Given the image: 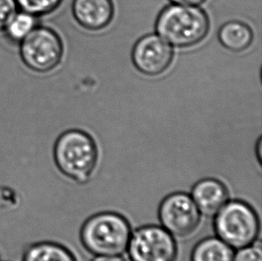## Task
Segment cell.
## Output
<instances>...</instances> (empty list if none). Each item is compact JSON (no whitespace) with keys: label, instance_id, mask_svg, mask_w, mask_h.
Returning a JSON list of instances; mask_svg holds the SVG:
<instances>
[{"label":"cell","instance_id":"cell-17","mask_svg":"<svg viewBox=\"0 0 262 261\" xmlns=\"http://www.w3.org/2000/svg\"><path fill=\"white\" fill-rule=\"evenodd\" d=\"M19 8L15 0H0V32H4Z\"/></svg>","mask_w":262,"mask_h":261},{"label":"cell","instance_id":"cell-6","mask_svg":"<svg viewBox=\"0 0 262 261\" xmlns=\"http://www.w3.org/2000/svg\"><path fill=\"white\" fill-rule=\"evenodd\" d=\"M131 261H174V237L161 226L146 225L132 232L127 246Z\"/></svg>","mask_w":262,"mask_h":261},{"label":"cell","instance_id":"cell-1","mask_svg":"<svg viewBox=\"0 0 262 261\" xmlns=\"http://www.w3.org/2000/svg\"><path fill=\"white\" fill-rule=\"evenodd\" d=\"M53 157L61 173L76 184H84L95 170L99 151L95 141L88 133L70 129L57 138Z\"/></svg>","mask_w":262,"mask_h":261},{"label":"cell","instance_id":"cell-18","mask_svg":"<svg viewBox=\"0 0 262 261\" xmlns=\"http://www.w3.org/2000/svg\"><path fill=\"white\" fill-rule=\"evenodd\" d=\"M91 261H125L121 255H114V256H106V255H99L95 256Z\"/></svg>","mask_w":262,"mask_h":261},{"label":"cell","instance_id":"cell-14","mask_svg":"<svg viewBox=\"0 0 262 261\" xmlns=\"http://www.w3.org/2000/svg\"><path fill=\"white\" fill-rule=\"evenodd\" d=\"M37 18L24 11H18L4 32L11 41L19 43L38 25Z\"/></svg>","mask_w":262,"mask_h":261},{"label":"cell","instance_id":"cell-20","mask_svg":"<svg viewBox=\"0 0 262 261\" xmlns=\"http://www.w3.org/2000/svg\"><path fill=\"white\" fill-rule=\"evenodd\" d=\"M256 155H257V159L259 160V164L261 163L262 158V140L261 137L259 138V140L257 141V144L255 147Z\"/></svg>","mask_w":262,"mask_h":261},{"label":"cell","instance_id":"cell-9","mask_svg":"<svg viewBox=\"0 0 262 261\" xmlns=\"http://www.w3.org/2000/svg\"><path fill=\"white\" fill-rule=\"evenodd\" d=\"M112 0H74L72 14L75 21L88 31H100L110 25L114 17Z\"/></svg>","mask_w":262,"mask_h":261},{"label":"cell","instance_id":"cell-5","mask_svg":"<svg viewBox=\"0 0 262 261\" xmlns=\"http://www.w3.org/2000/svg\"><path fill=\"white\" fill-rule=\"evenodd\" d=\"M19 44V54L29 70L47 74L56 69L63 59L64 44L53 29L37 25Z\"/></svg>","mask_w":262,"mask_h":261},{"label":"cell","instance_id":"cell-12","mask_svg":"<svg viewBox=\"0 0 262 261\" xmlns=\"http://www.w3.org/2000/svg\"><path fill=\"white\" fill-rule=\"evenodd\" d=\"M23 261H76L68 248L54 242H38L25 249Z\"/></svg>","mask_w":262,"mask_h":261},{"label":"cell","instance_id":"cell-16","mask_svg":"<svg viewBox=\"0 0 262 261\" xmlns=\"http://www.w3.org/2000/svg\"><path fill=\"white\" fill-rule=\"evenodd\" d=\"M233 261H262L260 242L257 240L248 246L238 249L234 253Z\"/></svg>","mask_w":262,"mask_h":261},{"label":"cell","instance_id":"cell-10","mask_svg":"<svg viewBox=\"0 0 262 261\" xmlns=\"http://www.w3.org/2000/svg\"><path fill=\"white\" fill-rule=\"evenodd\" d=\"M190 195L201 215L208 217H213L228 201L227 186L216 178L198 181Z\"/></svg>","mask_w":262,"mask_h":261},{"label":"cell","instance_id":"cell-2","mask_svg":"<svg viewBox=\"0 0 262 261\" xmlns=\"http://www.w3.org/2000/svg\"><path fill=\"white\" fill-rule=\"evenodd\" d=\"M155 28L158 35L171 46L190 48L208 35L209 19L201 7L173 4L160 12Z\"/></svg>","mask_w":262,"mask_h":261},{"label":"cell","instance_id":"cell-11","mask_svg":"<svg viewBox=\"0 0 262 261\" xmlns=\"http://www.w3.org/2000/svg\"><path fill=\"white\" fill-rule=\"evenodd\" d=\"M220 44L232 52H242L247 50L253 41L252 28L241 21H229L224 24L219 31Z\"/></svg>","mask_w":262,"mask_h":261},{"label":"cell","instance_id":"cell-15","mask_svg":"<svg viewBox=\"0 0 262 261\" xmlns=\"http://www.w3.org/2000/svg\"><path fill=\"white\" fill-rule=\"evenodd\" d=\"M19 10L36 17L50 14L60 6L63 0H15Z\"/></svg>","mask_w":262,"mask_h":261},{"label":"cell","instance_id":"cell-13","mask_svg":"<svg viewBox=\"0 0 262 261\" xmlns=\"http://www.w3.org/2000/svg\"><path fill=\"white\" fill-rule=\"evenodd\" d=\"M234 249L219 237H207L196 244L191 261H233Z\"/></svg>","mask_w":262,"mask_h":261},{"label":"cell","instance_id":"cell-7","mask_svg":"<svg viewBox=\"0 0 262 261\" xmlns=\"http://www.w3.org/2000/svg\"><path fill=\"white\" fill-rule=\"evenodd\" d=\"M161 226L174 237L184 238L195 232L201 221V213L191 195L178 191L164 198L159 207Z\"/></svg>","mask_w":262,"mask_h":261},{"label":"cell","instance_id":"cell-4","mask_svg":"<svg viewBox=\"0 0 262 261\" xmlns=\"http://www.w3.org/2000/svg\"><path fill=\"white\" fill-rule=\"evenodd\" d=\"M213 217L216 237L234 250L248 246L258 240L260 231L259 216L245 201H227Z\"/></svg>","mask_w":262,"mask_h":261},{"label":"cell","instance_id":"cell-3","mask_svg":"<svg viewBox=\"0 0 262 261\" xmlns=\"http://www.w3.org/2000/svg\"><path fill=\"white\" fill-rule=\"evenodd\" d=\"M131 234V226L124 215L105 211L90 216L82 224L80 240L91 254L114 256L126 251Z\"/></svg>","mask_w":262,"mask_h":261},{"label":"cell","instance_id":"cell-19","mask_svg":"<svg viewBox=\"0 0 262 261\" xmlns=\"http://www.w3.org/2000/svg\"><path fill=\"white\" fill-rule=\"evenodd\" d=\"M173 4L177 5H183V6H195L198 7L202 3H204L206 0H169Z\"/></svg>","mask_w":262,"mask_h":261},{"label":"cell","instance_id":"cell-8","mask_svg":"<svg viewBox=\"0 0 262 261\" xmlns=\"http://www.w3.org/2000/svg\"><path fill=\"white\" fill-rule=\"evenodd\" d=\"M173 58V48L158 34L143 36L132 50L135 68L148 76L163 74L170 67Z\"/></svg>","mask_w":262,"mask_h":261}]
</instances>
